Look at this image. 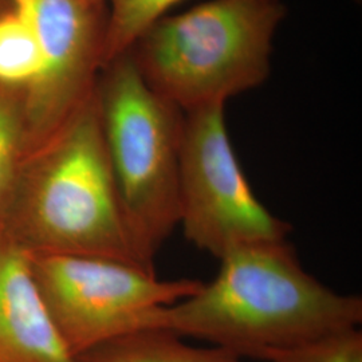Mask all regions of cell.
Segmentation results:
<instances>
[{"label":"cell","instance_id":"6da1fadb","mask_svg":"<svg viewBox=\"0 0 362 362\" xmlns=\"http://www.w3.org/2000/svg\"><path fill=\"white\" fill-rule=\"evenodd\" d=\"M362 299L338 294L306 272L287 240L236 250L194 296L151 314L149 330L203 339L238 357L357 327Z\"/></svg>","mask_w":362,"mask_h":362},{"label":"cell","instance_id":"7a4b0ae2","mask_svg":"<svg viewBox=\"0 0 362 362\" xmlns=\"http://www.w3.org/2000/svg\"><path fill=\"white\" fill-rule=\"evenodd\" d=\"M34 158L18 184L7 233L33 251L117 259L156 272L118 192L95 94Z\"/></svg>","mask_w":362,"mask_h":362},{"label":"cell","instance_id":"3957f363","mask_svg":"<svg viewBox=\"0 0 362 362\" xmlns=\"http://www.w3.org/2000/svg\"><path fill=\"white\" fill-rule=\"evenodd\" d=\"M282 0H212L163 16L130 47L146 83L182 113L260 86L270 76Z\"/></svg>","mask_w":362,"mask_h":362},{"label":"cell","instance_id":"277c9868","mask_svg":"<svg viewBox=\"0 0 362 362\" xmlns=\"http://www.w3.org/2000/svg\"><path fill=\"white\" fill-rule=\"evenodd\" d=\"M95 101L117 188L144 255L179 226L184 113L156 93L128 52L116 58Z\"/></svg>","mask_w":362,"mask_h":362},{"label":"cell","instance_id":"5b68a950","mask_svg":"<svg viewBox=\"0 0 362 362\" xmlns=\"http://www.w3.org/2000/svg\"><path fill=\"white\" fill-rule=\"evenodd\" d=\"M33 272L52 324L77 357L119 337L149 330L153 311L194 296L199 279H158L117 259L31 250Z\"/></svg>","mask_w":362,"mask_h":362},{"label":"cell","instance_id":"8992f818","mask_svg":"<svg viewBox=\"0 0 362 362\" xmlns=\"http://www.w3.org/2000/svg\"><path fill=\"white\" fill-rule=\"evenodd\" d=\"M179 226L189 243L219 260L240 248L286 240L291 231L252 192L233 152L224 105L184 113Z\"/></svg>","mask_w":362,"mask_h":362},{"label":"cell","instance_id":"52a82bcc","mask_svg":"<svg viewBox=\"0 0 362 362\" xmlns=\"http://www.w3.org/2000/svg\"><path fill=\"white\" fill-rule=\"evenodd\" d=\"M38 39L43 74L28 95L25 122L35 128V152L90 101L91 73L103 62L106 22L98 0H13Z\"/></svg>","mask_w":362,"mask_h":362},{"label":"cell","instance_id":"ba28073f","mask_svg":"<svg viewBox=\"0 0 362 362\" xmlns=\"http://www.w3.org/2000/svg\"><path fill=\"white\" fill-rule=\"evenodd\" d=\"M0 362H77L52 324L31 250L0 233Z\"/></svg>","mask_w":362,"mask_h":362},{"label":"cell","instance_id":"9c48e42d","mask_svg":"<svg viewBox=\"0 0 362 362\" xmlns=\"http://www.w3.org/2000/svg\"><path fill=\"white\" fill-rule=\"evenodd\" d=\"M77 362H242L220 346L188 345L168 330L151 329L119 337L77 357Z\"/></svg>","mask_w":362,"mask_h":362},{"label":"cell","instance_id":"30bf717a","mask_svg":"<svg viewBox=\"0 0 362 362\" xmlns=\"http://www.w3.org/2000/svg\"><path fill=\"white\" fill-rule=\"evenodd\" d=\"M43 74L38 39L15 10L0 16V85L27 86L30 93Z\"/></svg>","mask_w":362,"mask_h":362},{"label":"cell","instance_id":"8fae6325","mask_svg":"<svg viewBox=\"0 0 362 362\" xmlns=\"http://www.w3.org/2000/svg\"><path fill=\"white\" fill-rule=\"evenodd\" d=\"M109 13L105 30L104 64L129 52L144 31L181 0H107Z\"/></svg>","mask_w":362,"mask_h":362},{"label":"cell","instance_id":"7c38bea8","mask_svg":"<svg viewBox=\"0 0 362 362\" xmlns=\"http://www.w3.org/2000/svg\"><path fill=\"white\" fill-rule=\"evenodd\" d=\"M25 148L22 112L10 95L0 93V233L11 216Z\"/></svg>","mask_w":362,"mask_h":362},{"label":"cell","instance_id":"4fadbf2b","mask_svg":"<svg viewBox=\"0 0 362 362\" xmlns=\"http://www.w3.org/2000/svg\"><path fill=\"white\" fill-rule=\"evenodd\" d=\"M269 362H362V333L357 327L318 337L291 348L275 350Z\"/></svg>","mask_w":362,"mask_h":362}]
</instances>
